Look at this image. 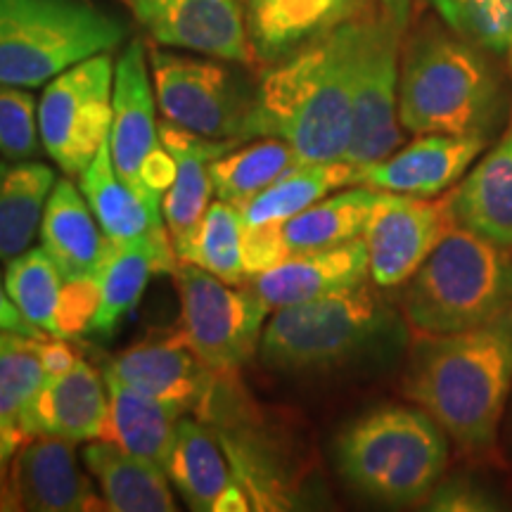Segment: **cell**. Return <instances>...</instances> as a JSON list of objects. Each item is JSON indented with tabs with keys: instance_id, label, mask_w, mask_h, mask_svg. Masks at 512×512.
Wrapping results in <instances>:
<instances>
[{
	"instance_id": "6da1fadb",
	"label": "cell",
	"mask_w": 512,
	"mask_h": 512,
	"mask_svg": "<svg viewBox=\"0 0 512 512\" xmlns=\"http://www.w3.org/2000/svg\"><path fill=\"white\" fill-rule=\"evenodd\" d=\"M363 15L266 67L254 93L247 140H285L304 164L344 162L354 131Z\"/></svg>"
},
{
	"instance_id": "7a4b0ae2",
	"label": "cell",
	"mask_w": 512,
	"mask_h": 512,
	"mask_svg": "<svg viewBox=\"0 0 512 512\" xmlns=\"http://www.w3.org/2000/svg\"><path fill=\"white\" fill-rule=\"evenodd\" d=\"M512 389V309L479 328L420 335L403 392L465 451L496 444Z\"/></svg>"
},
{
	"instance_id": "3957f363",
	"label": "cell",
	"mask_w": 512,
	"mask_h": 512,
	"mask_svg": "<svg viewBox=\"0 0 512 512\" xmlns=\"http://www.w3.org/2000/svg\"><path fill=\"white\" fill-rule=\"evenodd\" d=\"M486 53L441 19L408 29L399 74L401 126L415 136H489L503 110V81Z\"/></svg>"
},
{
	"instance_id": "277c9868",
	"label": "cell",
	"mask_w": 512,
	"mask_h": 512,
	"mask_svg": "<svg viewBox=\"0 0 512 512\" xmlns=\"http://www.w3.org/2000/svg\"><path fill=\"white\" fill-rule=\"evenodd\" d=\"M420 335H453L512 309V256L465 226H453L427 256L401 297Z\"/></svg>"
},
{
	"instance_id": "5b68a950",
	"label": "cell",
	"mask_w": 512,
	"mask_h": 512,
	"mask_svg": "<svg viewBox=\"0 0 512 512\" xmlns=\"http://www.w3.org/2000/svg\"><path fill=\"white\" fill-rule=\"evenodd\" d=\"M337 467L354 489L389 505L432 494L446 470V432L422 408H375L342 430Z\"/></svg>"
},
{
	"instance_id": "8992f818",
	"label": "cell",
	"mask_w": 512,
	"mask_h": 512,
	"mask_svg": "<svg viewBox=\"0 0 512 512\" xmlns=\"http://www.w3.org/2000/svg\"><path fill=\"white\" fill-rule=\"evenodd\" d=\"M399 335V318L366 283L275 311L261 335L264 366L316 373L349 366Z\"/></svg>"
},
{
	"instance_id": "52a82bcc",
	"label": "cell",
	"mask_w": 512,
	"mask_h": 512,
	"mask_svg": "<svg viewBox=\"0 0 512 512\" xmlns=\"http://www.w3.org/2000/svg\"><path fill=\"white\" fill-rule=\"evenodd\" d=\"M124 24L86 0H0V83L46 86L124 41Z\"/></svg>"
},
{
	"instance_id": "ba28073f",
	"label": "cell",
	"mask_w": 512,
	"mask_h": 512,
	"mask_svg": "<svg viewBox=\"0 0 512 512\" xmlns=\"http://www.w3.org/2000/svg\"><path fill=\"white\" fill-rule=\"evenodd\" d=\"M411 0H375L363 15L354 76V131L344 162H382L401 145L399 74Z\"/></svg>"
},
{
	"instance_id": "9c48e42d",
	"label": "cell",
	"mask_w": 512,
	"mask_h": 512,
	"mask_svg": "<svg viewBox=\"0 0 512 512\" xmlns=\"http://www.w3.org/2000/svg\"><path fill=\"white\" fill-rule=\"evenodd\" d=\"M171 275L188 347L214 373H238L259 351L271 311L247 285H230L190 261H181Z\"/></svg>"
},
{
	"instance_id": "30bf717a",
	"label": "cell",
	"mask_w": 512,
	"mask_h": 512,
	"mask_svg": "<svg viewBox=\"0 0 512 512\" xmlns=\"http://www.w3.org/2000/svg\"><path fill=\"white\" fill-rule=\"evenodd\" d=\"M159 114L169 124L209 140L247 143L254 95L216 57H192L147 46Z\"/></svg>"
},
{
	"instance_id": "8fae6325",
	"label": "cell",
	"mask_w": 512,
	"mask_h": 512,
	"mask_svg": "<svg viewBox=\"0 0 512 512\" xmlns=\"http://www.w3.org/2000/svg\"><path fill=\"white\" fill-rule=\"evenodd\" d=\"M157 98L143 41H131L114 67L110 150L121 181L143 200L162 207L174 183L176 162L157 124Z\"/></svg>"
},
{
	"instance_id": "7c38bea8",
	"label": "cell",
	"mask_w": 512,
	"mask_h": 512,
	"mask_svg": "<svg viewBox=\"0 0 512 512\" xmlns=\"http://www.w3.org/2000/svg\"><path fill=\"white\" fill-rule=\"evenodd\" d=\"M112 53L88 57L48 81L38 102V131L48 157L69 178L81 176L110 136Z\"/></svg>"
},
{
	"instance_id": "4fadbf2b",
	"label": "cell",
	"mask_w": 512,
	"mask_h": 512,
	"mask_svg": "<svg viewBox=\"0 0 512 512\" xmlns=\"http://www.w3.org/2000/svg\"><path fill=\"white\" fill-rule=\"evenodd\" d=\"M453 226L458 221L448 195L430 200L380 190L363 230L373 283L377 287L406 285Z\"/></svg>"
},
{
	"instance_id": "5bb4252c",
	"label": "cell",
	"mask_w": 512,
	"mask_h": 512,
	"mask_svg": "<svg viewBox=\"0 0 512 512\" xmlns=\"http://www.w3.org/2000/svg\"><path fill=\"white\" fill-rule=\"evenodd\" d=\"M136 22L162 48H181L254 67L242 0H126Z\"/></svg>"
},
{
	"instance_id": "9a60e30c",
	"label": "cell",
	"mask_w": 512,
	"mask_h": 512,
	"mask_svg": "<svg viewBox=\"0 0 512 512\" xmlns=\"http://www.w3.org/2000/svg\"><path fill=\"white\" fill-rule=\"evenodd\" d=\"M107 510L81 470L72 441L34 437L17 448L3 512Z\"/></svg>"
},
{
	"instance_id": "2e32d148",
	"label": "cell",
	"mask_w": 512,
	"mask_h": 512,
	"mask_svg": "<svg viewBox=\"0 0 512 512\" xmlns=\"http://www.w3.org/2000/svg\"><path fill=\"white\" fill-rule=\"evenodd\" d=\"M105 375L79 356L60 373H48L24 408L19 430L24 437H53L81 444L102 439L110 413Z\"/></svg>"
},
{
	"instance_id": "e0dca14e",
	"label": "cell",
	"mask_w": 512,
	"mask_h": 512,
	"mask_svg": "<svg viewBox=\"0 0 512 512\" xmlns=\"http://www.w3.org/2000/svg\"><path fill=\"white\" fill-rule=\"evenodd\" d=\"M107 370L128 387L159 401L174 403L183 413H200L219 377L188 347L181 330L157 332L140 339L110 361Z\"/></svg>"
},
{
	"instance_id": "ac0fdd59",
	"label": "cell",
	"mask_w": 512,
	"mask_h": 512,
	"mask_svg": "<svg viewBox=\"0 0 512 512\" xmlns=\"http://www.w3.org/2000/svg\"><path fill=\"white\" fill-rule=\"evenodd\" d=\"M489 136L422 133L382 162L361 166L358 183L413 197H434L456 185L482 155Z\"/></svg>"
},
{
	"instance_id": "d6986e66",
	"label": "cell",
	"mask_w": 512,
	"mask_h": 512,
	"mask_svg": "<svg viewBox=\"0 0 512 512\" xmlns=\"http://www.w3.org/2000/svg\"><path fill=\"white\" fill-rule=\"evenodd\" d=\"M375 0H242L256 64L271 67L332 29L363 15Z\"/></svg>"
},
{
	"instance_id": "ffe728a7",
	"label": "cell",
	"mask_w": 512,
	"mask_h": 512,
	"mask_svg": "<svg viewBox=\"0 0 512 512\" xmlns=\"http://www.w3.org/2000/svg\"><path fill=\"white\" fill-rule=\"evenodd\" d=\"M370 278L366 240L356 238L344 245L320 249V252L287 256L285 261L256 273L247 287L264 302L268 311H280L325 294L347 290Z\"/></svg>"
},
{
	"instance_id": "44dd1931",
	"label": "cell",
	"mask_w": 512,
	"mask_h": 512,
	"mask_svg": "<svg viewBox=\"0 0 512 512\" xmlns=\"http://www.w3.org/2000/svg\"><path fill=\"white\" fill-rule=\"evenodd\" d=\"M159 133L166 150L176 162L174 183L162 197V216L169 230L171 242L181 259V254L195 238L202 216L207 214L209 200L214 195V181H211L209 166L214 159L238 147V140H209L197 133L185 131L181 126L162 121Z\"/></svg>"
},
{
	"instance_id": "7402d4cb",
	"label": "cell",
	"mask_w": 512,
	"mask_h": 512,
	"mask_svg": "<svg viewBox=\"0 0 512 512\" xmlns=\"http://www.w3.org/2000/svg\"><path fill=\"white\" fill-rule=\"evenodd\" d=\"M178 259L174 242L138 240L128 245H107L105 259L95 275L98 306L86 335L112 337L124 318L136 311L147 283L155 273H174Z\"/></svg>"
},
{
	"instance_id": "603a6c76",
	"label": "cell",
	"mask_w": 512,
	"mask_h": 512,
	"mask_svg": "<svg viewBox=\"0 0 512 512\" xmlns=\"http://www.w3.org/2000/svg\"><path fill=\"white\" fill-rule=\"evenodd\" d=\"M38 235L41 247L50 254L67 283L95 280L110 245L91 204L69 176L57 181L50 192Z\"/></svg>"
},
{
	"instance_id": "cb8c5ba5",
	"label": "cell",
	"mask_w": 512,
	"mask_h": 512,
	"mask_svg": "<svg viewBox=\"0 0 512 512\" xmlns=\"http://www.w3.org/2000/svg\"><path fill=\"white\" fill-rule=\"evenodd\" d=\"M81 192L91 204L105 238L114 245H128L138 240L171 242L162 207H155L138 195L131 185L121 181L112 162L110 136L98 155L79 176Z\"/></svg>"
},
{
	"instance_id": "d4e9b609",
	"label": "cell",
	"mask_w": 512,
	"mask_h": 512,
	"mask_svg": "<svg viewBox=\"0 0 512 512\" xmlns=\"http://www.w3.org/2000/svg\"><path fill=\"white\" fill-rule=\"evenodd\" d=\"M448 197L460 226L512 252V128Z\"/></svg>"
},
{
	"instance_id": "484cf974",
	"label": "cell",
	"mask_w": 512,
	"mask_h": 512,
	"mask_svg": "<svg viewBox=\"0 0 512 512\" xmlns=\"http://www.w3.org/2000/svg\"><path fill=\"white\" fill-rule=\"evenodd\" d=\"M83 463L98 482L107 510L174 512L176 501L162 467L136 458L107 439H93L83 448Z\"/></svg>"
},
{
	"instance_id": "4316f807",
	"label": "cell",
	"mask_w": 512,
	"mask_h": 512,
	"mask_svg": "<svg viewBox=\"0 0 512 512\" xmlns=\"http://www.w3.org/2000/svg\"><path fill=\"white\" fill-rule=\"evenodd\" d=\"M105 382L110 392V413H107L102 439L114 441L124 451L166 472V458H169L176 425L185 413L174 403L159 401L155 396L128 387L107 368Z\"/></svg>"
},
{
	"instance_id": "83f0119b",
	"label": "cell",
	"mask_w": 512,
	"mask_h": 512,
	"mask_svg": "<svg viewBox=\"0 0 512 512\" xmlns=\"http://www.w3.org/2000/svg\"><path fill=\"white\" fill-rule=\"evenodd\" d=\"M380 190L363 188L337 190L323 197L309 209L299 211L292 219L275 223L283 256H297L330 249L356 238H363V230L370 219Z\"/></svg>"
},
{
	"instance_id": "f1b7e54d",
	"label": "cell",
	"mask_w": 512,
	"mask_h": 512,
	"mask_svg": "<svg viewBox=\"0 0 512 512\" xmlns=\"http://www.w3.org/2000/svg\"><path fill=\"white\" fill-rule=\"evenodd\" d=\"M166 477L176 484L190 510H214L219 496L233 482V470L209 422L197 415L178 420L166 458Z\"/></svg>"
},
{
	"instance_id": "f546056e",
	"label": "cell",
	"mask_w": 512,
	"mask_h": 512,
	"mask_svg": "<svg viewBox=\"0 0 512 512\" xmlns=\"http://www.w3.org/2000/svg\"><path fill=\"white\" fill-rule=\"evenodd\" d=\"M57 183L48 164L0 159V261L27 252Z\"/></svg>"
},
{
	"instance_id": "4dcf8cb0",
	"label": "cell",
	"mask_w": 512,
	"mask_h": 512,
	"mask_svg": "<svg viewBox=\"0 0 512 512\" xmlns=\"http://www.w3.org/2000/svg\"><path fill=\"white\" fill-rule=\"evenodd\" d=\"M358 166L349 162H323V164H299L273 185L254 197L242 209L245 226L259 223H280L292 219L299 211L309 209L332 192L358 183Z\"/></svg>"
},
{
	"instance_id": "1f68e13d",
	"label": "cell",
	"mask_w": 512,
	"mask_h": 512,
	"mask_svg": "<svg viewBox=\"0 0 512 512\" xmlns=\"http://www.w3.org/2000/svg\"><path fill=\"white\" fill-rule=\"evenodd\" d=\"M299 164L304 162L285 140L256 138V143L233 147L226 155L214 159L209 171L216 197L242 211L259 192Z\"/></svg>"
},
{
	"instance_id": "d6a6232c",
	"label": "cell",
	"mask_w": 512,
	"mask_h": 512,
	"mask_svg": "<svg viewBox=\"0 0 512 512\" xmlns=\"http://www.w3.org/2000/svg\"><path fill=\"white\" fill-rule=\"evenodd\" d=\"M64 283L67 280L43 247H29L5 266V290L12 302L31 325L57 339H62L57 311Z\"/></svg>"
},
{
	"instance_id": "836d02e7",
	"label": "cell",
	"mask_w": 512,
	"mask_h": 512,
	"mask_svg": "<svg viewBox=\"0 0 512 512\" xmlns=\"http://www.w3.org/2000/svg\"><path fill=\"white\" fill-rule=\"evenodd\" d=\"M242 233H245L242 211L223 200L211 202L197 226L195 238L181 254V261H190L230 285H245Z\"/></svg>"
},
{
	"instance_id": "e575fe53",
	"label": "cell",
	"mask_w": 512,
	"mask_h": 512,
	"mask_svg": "<svg viewBox=\"0 0 512 512\" xmlns=\"http://www.w3.org/2000/svg\"><path fill=\"white\" fill-rule=\"evenodd\" d=\"M46 377L48 368L43 361L41 337L0 332V432L22 434L19 420L24 408Z\"/></svg>"
},
{
	"instance_id": "d590c367",
	"label": "cell",
	"mask_w": 512,
	"mask_h": 512,
	"mask_svg": "<svg viewBox=\"0 0 512 512\" xmlns=\"http://www.w3.org/2000/svg\"><path fill=\"white\" fill-rule=\"evenodd\" d=\"M441 22L496 55L512 50V0H427Z\"/></svg>"
},
{
	"instance_id": "8d00e7d4",
	"label": "cell",
	"mask_w": 512,
	"mask_h": 512,
	"mask_svg": "<svg viewBox=\"0 0 512 512\" xmlns=\"http://www.w3.org/2000/svg\"><path fill=\"white\" fill-rule=\"evenodd\" d=\"M41 152L38 105L19 86L0 83V157L34 159Z\"/></svg>"
},
{
	"instance_id": "74e56055",
	"label": "cell",
	"mask_w": 512,
	"mask_h": 512,
	"mask_svg": "<svg viewBox=\"0 0 512 512\" xmlns=\"http://www.w3.org/2000/svg\"><path fill=\"white\" fill-rule=\"evenodd\" d=\"M430 510L446 512H486L496 510L494 498H491L482 486L472 484L470 479H448L444 484H437L432 494L427 496Z\"/></svg>"
},
{
	"instance_id": "f35d334b",
	"label": "cell",
	"mask_w": 512,
	"mask_h": 512,
	"mask_svg": "<svg viewBox=\"0 0 512 512\" xmlns=\"http://www.w3.org/2000/svg\"><path fill=\"white\" fill-rule=\"evenodd\" d=\"M0 332H17V335L27 337H41L46 339V332H41L36 325H31L22 311L17 309L15 302L10 299L8 290H5V280L0 278Z\"/></svg>"
},
{
	"instance_id": "ab89813d",
	"label": "cell",
	"mask_w": 512,
	"mask_h": 512,
	"mask_svg": "<svg viewBox=\"0 0 512 512\" xmlns=\"http://www.w3.org/2000/svg\"><path fill=\"white\" fill-rule=\"evenodd\" d=\"M22 434L15 432H0V512H3L5 496H8V484H10V467L12 458H15L17 448L24 444Z\"/></svg>"
},
{
	"instance_id": "60d3db41",
	"label": "cell",
	"mask_w": 512,
	"mask_h": 512,
	"mask_svg": "<svg viewBox=\"0 0 512 512\" xmlns=\"http://www.w3.org/2000/svg\"><path fill=\"white\" fill-rule=\"evenodd\" d=\"M216 512H230V510H252V501H249L247 491L235 482L228 484V489L219 496V501L214 505Z\"/></svg>"
},
{
	"instance_id": "b9f144b4",
	"label": "cell",
	"mask_w": 512,
	"mask_h": 512,
	"mask_svg": "<svg viewBox=\"0 0 512 512\" xmlns=\"http://www.w3.org/2000/svg\"><path fill=\"white\" fill-rule=\"evenodd\" d=\"M508 60H510V67H512V50L508 53Z\"/></svg>"
}]
</instances>
